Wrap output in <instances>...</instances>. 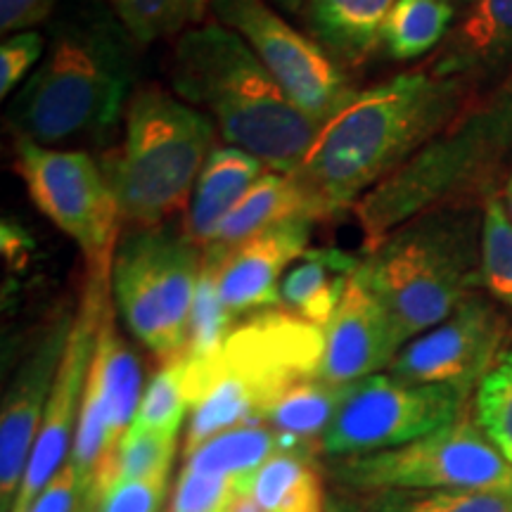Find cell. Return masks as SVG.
<instances>
[{
	"label": "cell",
	"instance_id": "cell-41",
	"mask_svg": "<svg viewBox=\"0 0 512 512\" xmlns=\"http://www.w3.org/2000/svg\"><path fill=\"white\" fill-rule=\"evenodd\" d=\"M226 512H264V510H261V505L256 503L245 489H240L238 486V489H235V496L230 498Z\"/></svg>",
	"mask_w": 512,
	"mask_h": 512
},
{
	"label": "cell",
	"instance_id": "cell-15",
	"mask_svg": "<svg viewBox=\"0 0 512 512\" xmlns=\"http://www.w3.org/2000/svg\"><path fill=\"white\" fill-rule=\"evenodd\" d=\"M76 309H60L34 339L12 373L0 408V512H10L19 494L43 413L72 337Z\"/></svg>",
	"mask_w": 512,
	"mask_h": 512
},
{
	"label": "cell",
	"instance_id": "cell-40",
	"mask_svg": "<svg viewBox=\"0 0 512 512\" xmlns=\"http://www.w3.org/2000/svg\"><path fill=\"white\" fill-rule=\"evenodd\" d=\"M325 512H368L366 505L358 501V496H349L347 491H337V494L328 496L325 503Z\"/></svg>",
	"mask_w": 512,
	"mask_h": 512
},
{
	"label": "cell",
	"instance_id": "cell-12",
	"mask_svg": "<svg viewBox=\"0 0 512 512\" xmlns=\"http://www.w3.org/2000/svg\"><path fill=\"white\" fill-rule=\"evenodd\" d=\"M112 299V275H86V285L76 306L72 337L64 349L57 370L53 392H50L41 430L31 451L19 494L10 512H29L36 496L50 484L57 472L72 456L76 425H79L83 394L91 375L102 313Z\"/></svg>",
	"mask_w": 512,
	"mask_h": 512
},
{
	"label": "cell",
	"instance_id": "cell-7",
	"mask_svg": "<svg viewBox=\"0 0 512 512\" xmlns=\"http://www.w3.org/2000/svg\"><path fill=\"white\" fill-rule=\"evenodd\" d=\"M204 249L185 228H138L119 240L112 261V299L128 332L159 361L185 354L200 285Z\"/></svg>",
	"mask_w": 512,
	"mask_h": 512
},
{
	"label": "cell",
	"instance_id": "cell-35",
	"mask_svg": "<svg viewBox=\"0 0 512 512\" xmlns=\"http://www.w3.org/2000/svg\"><path fill=\"white\" fill-rule=\"evenodd\" d=\"M238 479L207 475L183 465L169 512H226L238 489Z\"/></svg>",
	"mask_w": 512,
	"mask_h": 512
},
{
	"label": "cell",
	"instance_id": "cell-44",
	"mask_svg": "<svg viewBox=\"0 0 512 512\" xmlns=\"http://www.w3.org/2000/svg\"><path fill=\"white\" fill-rule=\"evenodd\" d=\"M460 3H470L472 5V3H475V0H460Z\"/></svg>",
	"mask_w": 512,
	"mask_h": 512
},
{
	"label": "cell",
	"instance_id": "cell-18",
	"mask_svg": "<svg viewBox=\"0 0 512 512\" xmlns=\"http://www.w3.org/2000/svg\"><path fill=\"white\" fill-rule=\"evenodd\" d=\"M427 67L475 88L501 76L512 67V0H475Z\"/></svg>",
	"mask_w": 512,
	"mask_h": 512
},
{
	"label": "cell",
	"instance_id": "cell-28",
	"mask_svg": "<svg viewBox=\"0 0 512 512\" xmlns=\"http://www.w3.org/2000/svg\"><path fill=\"white\" fill-rule=\"evenodd\" d=\"M453 0H396L382 29V46L399 62L430 55L451 34Z\"/></svg>",
	"mask_w": 512,
	"mask_h": 512
},
{
	"label": "cell",
	"instance_id": "cell-9",
	"mask_svg": "<svg viewBox=\"0 0 512 512\" xmlns=\"http://www.w3.org/2000/svg\"><path fill=\"white\" fill-rule=\"evenodd\" d=\"M12 166L38 211L81 249L88 275H112L121 209L105 169L83 150H57L27 138H15Z\"/></svg>",
	"mask_w": 512,
	"mask_h": 512
},
{
	"label": "cell",
	"instance_id": "cell-13",
	"mask_svg": "<svg viewBox=\"0 0 512 512\" xmlns=\"http://www.w3.org/2000/svg\"><path fill=\"white\" fill-rule=\"evenodd\" d=\"M325 351V330L294 313L256 311L235 325L214 363L216 373L233 377L264 413L292 384L318 377Z\"/></svg>",
	"mask_w": 512,
	"mask_h": 512
},
{
	"label": "cell",
	"instance_id": "cell-20",
	"mask_svg": "<svg viewBox=\"0 0 512 512\" xmlns=\"http://www.w3.org/2000/svg\"><path fill=\"white\" fill-rule=\"evenodd\" d=\"M264 164L240 147H214L192 190L185 233L197 247H209L221 223L261 176Z\"/></svg>",
	"mask_w": 512,
	"mask_h": 512
},
{
	"label": "cell",
	"instance_id": "cell-2",
	"mask_svg": "<svg viewBox=\"0 0 512 512\" xmlns=\"http://www.w3.org/2000/svg\"><path fill=\"white\" fill-rule=\"evenodd\" d=\"M171 79L188 105L209 114L228 145L268 171H297L323 126L287 98L245 38L221 22L178 36Z\"/></svg>",
	"mask_w": 512,
	"mask_h": 512
},
{
	"label": "cell",
	"instance_id": "cell-39",
	"mask_svg": "<svg viewBox=\"0 0 512 512\" xmlns=\"http://www.w3.org/2000/svg\"><path fill=\"white\" fill-rule=\"evenodd\" d=\"M57 0H0V31H29L53 15Z\"/></svg>",
	"mask_w": 512,
	"mask_h": 512
},
{
	"label": "cell",
	"instance_id": "cell-37",
	"mask_svg": "<svg viewBox=\"0 0 512 512\" xmlns=\"http://www.w3.org/2000/svg\"><path fill=\"white\" fill-rule=\"evenodd\" d=\"M46 55V38L38 31H19L0 46V98H8L17 86L34 74Z\"/></svg>",
	"mask_w": 512,
	"mask_h": 512
},
{
	"label": "cell",
	"instance_id": "cell-27",
	"mask_svg": "<svg viewBox=\"0 0 512 512\" xmlns=\"http://www.w3.org/2000/svg\"><path fill=\"white\" fill-rule=\"evenodd\" d=\"M285 448V439L273 427L240 425L211 437L188 453L185 467L219 477H245L259 470L268 458Z\"/></svg>",
	"mask_w": 512,
	"mask_h": 512
},
{
	"label": "cell",
	"instance_id": "cell-4",
	"mask_svg": "<svg viewBox=\"0 0 512 512\" xmlns=\"http://www.w3.org/2000/svg\"><path fill=\"white\" fill-rule=\"evenodd\" d=\"M484 207L451 204L406 221L366 254L358 275L403 344L432 330L479 287Z\"/></svg>",
	"mask_w": 512,
	"mask_h": 512
},
{
	"label": "cell",
	"instance_id": "cell-24",
	"mask_svg": "<svg viewBox=\"0 0 512 512\" xmlns=\"http://www.w3.org/2000/svg\"><path fill=\"white\" fill-rule=\"evenodd\" d=\"M264 512H325L323 475L316 465V451H278L252 475L238 479Z\"/></svg>",
	"mask_w": 512,
	"mask_h": 512
},
{
	"label": "cell",
	"instance_id": "cell-6",
	"mask_svg": "<svg viewBox=\"0 0 512 512\" xmlns=\"http://www.w3.org/2000/svg\"><path fill=\"white\" fill-rule=\"evenodd\" d=\"M124 126L119 152L102 164L121 221L140 228L162 226L190 202L214 152L216 124L188 102L147 86L128 100Z\"/></svg>",
	"mask_w": 512,
	"mask_h": 512
},
{
	"label": "cell",
	"instance_id": "cell-3",
	"mask_svg": "<svg viewBox=\"0 0 512 512\" xmlns=\"http://www.w3.org/2000/svg\"><path fill=\"white\" fill-rule=\"evenodd\" d=\"M131 43L114 12L60 24L41 64L10 100L15 138L50 147L110 131L128 105Z\"/></svg>",
	"mask_w": 512,
	"mask_h": 512
},
{
	"label": "cell",
	"instance_id": "cell-42",
	"mask_svg": "<svg viewBox=\"0 0 512 512\" xmlns=\"http://www.w3.org/2000/svg\"><path fill=\"white\" fill-rule=\"evenodd\" d=\"M501 200H503L505 211H508V216L512 219V159H510L508 171H505V188H503Z\"/></svg>",
	"mask_w": 512,
	"mask_h": 512
},
{
	"label": "cell",
	"instance_id": "cell-8",
	"mask_svg": "<svg viewBox=\"0 0 512 512\" xmlns=\"http://www.w3.org/2000/svg\"><path fill=\"white\" fill-rule=\"evenodd\" d=\"M330 479L354 494L377 491H512V463L463 413L411 444L330 458Z\"/></svg>",
	"mask_w": 512,
	"mask_h": 512
},
{
	"label": "cell",
	"instance_id": "cell-43",
	"mask_svg": "<svg viewBox=\"0 0 512 512\" xmlns=\"http://www.w3.org/2000/svg\"><path fill=\"white\" fill-rule=\"evenodd\" d=\"M275 3L283 5V8H285V10H290V12H299V10L304 8L306 0H275Z\"/></svg>",
	"mask_w": 512,
	"mask_h": 512
},
{
	"label": "cell",
	"instance_id": "cell-21",
	"mask_svg": "<svg viewBox=\"0 0 512 512\" xmlns=\"http://www.w3.org/2000/svg\"><path fill=\"white\" fill-rule=\"evenodd\" d=\"M91 377L98 384L107 411V439H110V456L124 434L131 430L140 399H143V366L136 351L121 337L117 328V309L112 299L102 313L98 330V347H95Z\"/></svg>",
	"mask_w": 512,
	"mask_h": 512
},
{
	"label": "cell",
	"instance_id": "cell-19",
	"mask_svg": "<svg viewBox=\"0 0 512 512\" xmlns=\"http://www.w3.org/2000/svg\"><path fill=\"white\" fill-rule=\"evenodd\" d=\"M396 0H306L309 36L342 69L363 67L382 46V29Z\"/></svg>",
	"mask_w": 512,
	"mask_h": 512
},
{
	"label": "cell",
	"instance_id": "cell-17",
	"mask_svg": "<svg viewBox=\"0 0 512 512\" xmlns=\"http://www.w3.org/2000/svg\"><path fill=\"white\" fill-rule=\"evenodd\" d=\"M311 221L280 223L242 242L226 256L221 268V299L233 318L266 311L280 304V285L309 252Z\"/></svg>",
	"mask_w": 512,
	"mask_h": 512
},
{
	"label": "cell",
	"instance_id": "cell-10",
	"mask_svg": "<svg viewBox=\"0 0 512 512\" xmlns=\"http://www.w3.org/2000/svg\"><path fill=\"white\" fill-rule=\"evenodd\" d=\"M465 396L446 384H418L377 373L344 387L320 439L328 458L366 456L418 441L465 413Z\"/></svg>",
	"mask_w": 512,
	"mask_h": 512
},
{
	"label": "cell",
	"instance_id": "cell-22",
	"mask_svg": "<svg viewBox=\"0 0 512 512\" xmlns=\"http://www.w3.org/2000/svg\"><path fill=\"white\" fill-rule=\"evenodd\" d=\"M361 259L342 249H309L280 285V304L306 323L328 328Z\"/></svg>",
	"mask_w": 512,
	"mask_h": 512
},
{
	"label": "cell",
	"instance_id": "cell-25",
	"mask_svg": "<svg viewBox=\"0 0 512 512\" xmlns=\"http://www.w3.org/2000/svg\"><path fill=\"white\" fill-rule=\"evenodd\" d=\"M344 387L320 377H309L292 384L264 413V425L273 427L280 437L299 441L320 451V439L335 418Z\"/></svg>",
	"mask_w": 512,
	"mask_h": 512
},
{
	"label": "cell",
	"instance_id": "cell-1",
	"mask_svg": "<svg viewBox=\"0 0 512 512\" xmlns=\"http://www.w3.org/2000/svg\"><path fill=\"white\" fill-rule=\"evenodd\" d=\"M472 88L420 67L358 91L320 126L309 155L290 174L316 221L354 209L403 169L465 110Z\"/></svg>",
	"mask_w": 512,
	"mask_h": 512
},
{
	"label": "cell",
	"instance_id": "cell-32",
	"mask_svg": "<svg viewBox=\"0 0 512 512\" xmlns=\"http://www.w3.org/2000/svg\"><path fill=\"white\" fill-rule=\"evenodd\" d=\"M479 287L494 302L512 309V219L498 195L484 200Z\"/></svg>",
	"mask_w": 512,
	"mask_h": 512
},
{
	"label": "cell",
	"instance_id": "cell-5",
	"mask_svg": "<svg viewBox=\"0 0 512 512\" xmlns=\"http://www.w3.org/2000/svg\"><path fill=\"white\" fill-rule=\"evenodd\" d=\"M512 159V76L482 105L465 107L403 169L358 200L363 249L373 252L392 230L430 209L475 204Z\"/></svg>",
	"mask_w": 512,
	"mask_h": 512
},
{
	"label": "cell",
	"instance_id": "cell-31",
	"mask_svg": "<svg viewBox=\"0 0 512 512\" xmlns=\"http://www.w3.org/2000/svg\"><path fill=\"white\" fill-rule=\"evenodd\" d=\"M358 501L368 512H512V491H377Z\"/></svg>",
	"mask_w": 512,
	"mask_h": 512
},
{
	"label": "cell",
	"instance_id": "cell-14",
	"mask_svg": "<svg viewBox=\"0 0 512 512\" xmlns=\"http://www.w3.org/2000/svg\"><path fill=\"white\" fill-rule=\"evenodd\" d=\"M508 330L501 304L470 292L446 320L411 339L387 373L418 384H446L467 399L501 358Z\"/></svg>",
	"mask_w": 512,
	"mask_h": 512
},
{
	"label": "cell",
	"instance_id": "cell-29",
	"mask_svg": "<svg viewBox=\"0 0 512 512\" xmlns=\"http://www.w3.org/2000/svg\"><path fill=\"white\" fill-rule=\"evenodd\" d=\"M136 46L200 27L211 0H107Z\"/></svg>",
	"mask_w": 512,
	"mask_h": 512
},
{
	"label": "cell",
	"instance_id": "cell-16",
	"mask_svg": "<svg viewBox=\"0 0 512 512\" xmlns=\"http://www.w3.org/2000/svg\"><path fill=\"white\" fill-rule=\"evenodd\" d=\"M403 347L406 344L389 313L356 271L335 316L325 328V351L318 377L347 387L351 382L392 368Z\"/></svg>",
	"mask_w": 512,
	"mask_h": 512
},
{
	"label": "cell",
	"instance_id": "cell-26",
	"mask_svg": "<svg viewBox=\"0 0 512 512\" xmlns=\"http://www.w3.org/2000/svg\"><path fill=\"white\" fill-rule=\"evenodd\" d=\"M230 252L219 245L204 247L200 285H197L195 306L190 318L188 349L181 356L188 366H209L223 351V344L235 328V318L230 316L221 299V268Z\"/></svg>",
	"mask_w": 512,
	"mask_h": 512
},
{
	"label": "cell",
	"instance_id": "cell-11",
	"mask_svg": "<svg viewBox=\"0 0 512 512\" xmlns=\"http://www.w3.org/2000/svg\"><path fill=\"white\" fill-rule=\"evenodd\" d=\"M211 10L223 27L245 38L287 98L320 124L358 93L344 69L266 0H211Z\"/></svg>",
	"mask_w": 512,
	"mask_h": 512
},
{
	"label": "cell",
	"instance_id": "cell-23",
	"mask_svg": "<svg viewBox=\"0 0 512 512\" xmlns=\"http://www.w3.org/2000/svg\"><path fill=\"white\" fill-rule=\"evenodd\" d=\"M290 221L316 223V216H313L309 200L290 174L266 171L256 178V183L247 190L238 207L230 211L228 219L221 223L211 245L233 252L242 242L256 238L264 230Z\"/></svg>",
	"mask_w": 512,
	"mask_h": 512
},
{
	"label": "cell",
	"instance_id": "cell-36",
	"mask_svg": "<svg viewBox=\"0 0 512 512\" xmlns=\"http://www.w3.org/2000/svg\"><path fill=\"white\" fill-rule=\"evenodd\" d=\"M169 472H159L155 477L128 479L112 484L100 496L95 512H159L169 491Z\"/></svg>",
	"mask_w": 512,
	"mask_h": 512
},
{
	"label": "cell",
	"instance_id": "cell-34",
	"mask_svg": "<svg viewBox=\"0 0 512 512\" xmlns=\"http://www.w3.org/2000/svg\"><path fill=\"white\" fill-rule=\"evenodd\" d=\"M479 430L512 463V349H505L475 389Z\"/></svg>",
	"mask_w": 512,
	"mask_h": 512
},
{
	"label": "cell",
	"instance_id": "cell-38",
	"mask_svg": "<svg viewBox=\"0 0 512 512\" xmlns=\"http://www.w3.org/2000/svg\"><path fill=\"white\" fill-rule=\"evenodd\" d=\"M29 512H95V505L81 484L76 467L67 460V465L36 496Z\"/></svg>",
	"mask_w": 512,
	"mask_h": 512
},
{
	"label": "cell",
	"instance_id": "cell-30",
	"mask_svg": "<svg viewBox=\"0 0 512 512\" xmlns=\"http://www.w3.org/2000/svg\"><path fill=\"white\" fill-rule=\"evenodd\" d=\"M178 453V437L159 432L128 430L121 437L119 446L102 467L98 479V503L100 496L117 482L128 479L155 477L159 472H169ZM98 510V508H95Z\"/></svg>",
	"mask_w": 512,
	"mask_h": 512
},
{
	"label": "cell",
	"instance_id": "cell-33",
	"mask_svg": "<svg viewBox=\"0 0 512 512\" xmlns=\"http://www.w3.org/2000/svg\"><path fill=\"white\" fill-rule=\"evenodd\" d=\"M188 411H192V403L188 387H185V363L183 358H178V361L162 366L145 387L131 430L181 437Z\"/></svg>",
	"mask_w": 512,
	"mask_h": 512
}]
</instances>
